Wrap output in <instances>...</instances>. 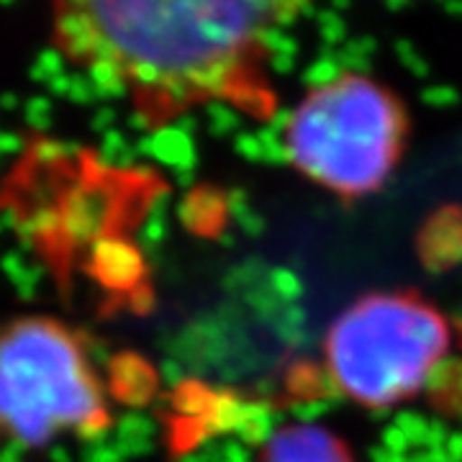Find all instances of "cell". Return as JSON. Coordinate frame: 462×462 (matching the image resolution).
<instances>
[{
    "label": "cell",
    "instance_id": "1",
    "mask_svg": "<svg viewBox=\"0 0 462 462\" xmlns=\"http://www.w3.org/2000/svg\"><path fill=\"white\" fill-rule=\"evenodd\" d=\"M83 11L96 36L90 62L116 60L139 90L185 106L193 96L236 93L247 51L278 21L281 3L108 0L83 3Z\"/></svg>",
    "mask_w": 462,
    "mask_h": 462
},
{
    "label": "cell",
    "instance_id": "2",
    "mask_svg": "<svg viewBox=\"0 0 462 462\" xmlns=\"http://www.w3.org/2000/svg\"><path fill=\"white\" fill-rule=\"evenodd\" d=\"M452 346V324L427 300L370 293L349 303L324 337V367L339 393L370 411L424 393Z\"/></svg>",
    "mask_w": 462,
    "mask_h": 462
},
{
    "label": "cell",
    "instance_id": "3",
    "mask_svg": "<svg viewBox=\"0 0 462 462\" xmlns=\"http://www.w3.org/2000/svg\"><path fill=\"white\" fill-rule=\"evenodd\" d=\"M0 430L23 447L62 431L103 442L108 416L85 345L62 324L32 316L0 329Z\"/></svg>",
    "mask_w": 462,
    "mask_h": 462
},
{
    "label": "cell",
    "instance_id": "4",
    "mask_svg": "<svg viewBox=\"0 0 462 462\" xmlns=\"http://www.w3.org/2000/svg\"><path fill=\"white\" fill-rule=\"evenodd\" d=\"M406 139V111L370 78L309 93L285 134L291 165L331 193L360 199L391 178Z\"/></svg>",
    "mask_w": 462,
    "mask_h": 462
},
{
    "label": "cell",
    "instance_id": "5",
    "mask_svg": "<svg viewBox=\"0 0 462 462\" xmlns=\"http://www.w3.org/2000/svg\"><path fill=\"white\" fill-rule=\"evenodd\" d=\"M260 462H352V457L345 442L327 427L285 424L264 447Z\"/></svg>",
    "mask_w": 462,
    "mask_h": 462
},
{
    "label": "cell",
    "instance_id": "6",
    "mask_svg": "<svg viewBox=\"0 0 462 462\" xmlns=\"http://www.w3.org/2000/svg\"><path fill=\"white\" fill-rule=\"evenodd\" d=\"M116 200L108 188L103 185H80L67 196L65 206L60 208L65 236L72 245H93L108 234L114 218Z\"/></svg>",
    "mask_w": 462,
    "mask_h": 462
},
{
    "label": "cell",
    "instance_id": "7",
    "mask_svg": "<svg viewBox=\"0 0 462 462\" xmlns=\"http://www.w3.org/2000/svg\"><path fill=\"white\" fill-rule=\"evenodd\" d=\"M90 270L98 278L100 285L111 291H139L147 263L142 249L124 236L106 234L103 239L90 245Z\"/></svg>",
    "mask_w": 462,
    "mask_h": 462
},
{
    "label": "cell",
    "instance_id": "8",
    "mask_svg": "<svg viewBox=\"0 0 462 462\" xmlns=\"http://www.w3.org/2000/svg\"><path fill=\"white\" fill-rule=\"evenodd\" d=\"M419 254L430 273H445L462 264V211L439 208L419 234Z\"/></svg>",
    "mask_w": 462,
    "mask_h": 462
},
{
    "label": "cell",
    "instance_id": "9",
    "mask_svg": "<svg viewBox=\"0 0 462 462\" xmlns=\"http://www.w3.org/2000/svg\"><path fill=\"white\" fill-rule=\"evenodd\" d=\"M136 152L152 160L154 165L172 170L175 175L196 172L199 167V149L193 134L182 132L175 124H162L144 134L136 142Z\"/></svg>",
    "mask_w": 462,
    "mask_h": 462
},
{
    "label": "cell",
    "instance_id": "10",
    "mask_svg": "<svg viewBox=\"0 0 462 462\" xmlns=\"http://www.w3.org/2000/svg\"><path fill=\"white\" fill-rule=\"evenodd\" d=\"M111 383H114L116 398L139 409V406H147L149 401L157 396L160 375L142 357L118 355L111 363Z\"/></svg>",
    "mask_w": 462,
    "mask_h": 462
},
{
    "label": "cell",
    "instance_id": "11",
    "mask_svg": "<svg viewBox=\"0 0 462 462\" xmlns=\"http://www.w3.org/2000/svg\"><path fill=\"white\" fill-rule=\"evenodd\" d=\"M178 218L188 231L196 234H221L226 214V193H218L214 188L199 185L196 190L185 193V199L178 203Z\"/></svg>",
    "mask_w": 462,
    "mask_h": 462
},
{
    "label": "cell",
    "instance_id": "12",
    "mask_svg": "<svg viewBox=\"0 0 462 462\" xmlns=\"http://www.w3.org/2000/svg\"><path fill=\"white\" fill-rule=\"evenodd\" d=\"M249 411V401L242 398L234 391H226V388H214V398H211V406L203 416V421L199 424V439L200 437H236L245 421H247Z\"/></svg>",
    "mask_w": 462,
    "mask_h": 462
},
{
    "label": "cell",
    "instance_id": "13",
    "mask_svg": "<svg viewBox=\"0 0 462 462\" xmlns=\"http://www.w3.org/2000/svg\"><path fill=\"white\" fill-rule=\"evenodd\" d=\"M116 449L124 455V460L129 457H144L154 449V437H157V421L154 416L144 411H126L118 416L114 424Z\"/></svg>",
    "mask_w": 462,
    "mask_h": 462
},
{
    "label": "cell",
    "instance_id": "14",
    "mask_svg": "<svg viewBox=\"0 0 462 462\" xmlns=\"http://www.w3.org/2000/svg\"><path fill=\"white\" fill-rule=\"evenodd\" d=\"M282 421H285V411L275 409V403L270 398L249 401L247 421H245V427H242V431L234 439H239L249 449H257V447L264 449V447L270 445V439L285 427Z\"/></svg>",
    "mask_w": 462,
    "mask_h": 462
},
{
    "label": "cell",
    "instance_id": "15",
    "mask_svg": "<svg viewBox=\"0 0 462 462\" xmlns=\"http://www.w3.org/2000/svg\"><path fill=\"white\" fill-rule=\"evenodd\" d=\"M424 393L434 398L439 406L462 416V357L449 352L445 360L434 365Z\"/></svg>",
    "mask_w": 462,
    "mask_h": 462
},
{
    "label": "cell",
    "instance_id": "16",
    "mask_svg": "<svg viewBox=\"0 0 462 462\" xmlns=\"http://www.w3.org/2000/svg\"><path fill=\"white\" fill-rule=\"evenodd\" d=\"M288 391L296 398H331V401H345L339 393V388L334 385V380L327 373V367H319L311 363H298L288 370Z\"/></svg>",
    "mask_w": 462,
    "mask_h": 462
},
{
    "label": "cell",
    "instance_id": "17",
    "mask_svg": "<svg viewBox=\"0 0 462 462\" xmlns=\"http://www.w3.org/2000/svg\"><path fill=\"white\" fill-rule=\"evenodd\" d=\"M172 206V199L167 190H154V196L149 199L147 216L139 226V242L136 247L144 252H154V249L162 247L167 236V211Z\"/></svg>",
    "mask_w": 462,
    "mask_h": 462
},
{
    "label": "cell",
    "instance_id": "18",
    "mask_svg": "<svg viewBox=\"0 0 462 462\" xmlns=\"http://www.w3.org/2000/svg\"><path fill=\"white\" fill-rule=\"evenodd\" d=\"M85 75H88V80L96 88L98 100L124 98L129 85H132L129 78H126V69L118 65L116 60H108V57L90 62V65L85 67Z\"/></svg>",
    "mask_w": 462,
    "mask_h": 462
},
{
    "label": "cell",
    "instance_id": "19",
    "mask_svg": "<svg viewBox=\"0 0 462 462\" xmlns=\"http://www.w3.org/2000/svg\"><path fill=\"white\" fill-rule=\"evenodd\" d=\"M211 398H214V388L185 380L178 391H172V411L185 421H190L193 427H199L211 406Z\"/></svg>",
    "mask_w": 462,
    "mask_h": 462
},
{
    "label": "cell",
    "instance_id": "20",
    "mask_svg": "<svg viewBox=\"0 0 462 462\" xmlns=\"http://www.w3.org/2000/svg\"><path fill=\"white\" fill-rule=\"evenodd\" d=\"M275 337L281 339L282 345L291 349H303L311 342V331H309V314L300 303L293 306H282L281 314L275 316V321L270 324Z\"/></svg>",
    "mask_w": 462,
    "mask_h": 462
},
{
    "label": "cell",
    "instance_id": "21",
    "mask_svg": "<svg viewBox=\"0 0 462 462\" xmlns=\"http://www.w3.org/2000/svg\"><path fill=\"white\" fill-rule=\"evenodd\" d=\"M346 72L342 62H339V54L337 51L324 50L316 57L311 65L303 69V85L309 88V93H319V90H327L334 88L339 80H345Z\"/></svg>",
    "mask_w": 462,
    "mask_h": 462
},
{
    "label": "cell",
    "instance_id": "22",
    "mask_svg": "<svg viewBox=\"0 0 462 462\" xmlns=\"http://www.w3.org/2000/svg\"><path fill=\"white\" fill-rule=\"evenodd\" d=\"M378 51V39L375 36H352L339 54V62L345 67L346 75H357V78H370L373 69V57Z\"/></svg>",
    "mask_w": 462,
    "mask_h": 462
},
{
    "label": "cell",
    "instance_id": "23",
    "mask_svg": "<svg viewBox=\"0 0 462 462\" xmlns=\"http://www.w3.org/2000/svg\"><path fill=\"white\" fill-rule=\"evenodd\" d=\"M136 157H139V152H136V147L129 144V139L124 134L116 132V129L103 134V142H100L98 149L100 165L111 167V170H132L134 172Z\"/></svg>",
    "mask_w": 462,
    "mask_h": 462
},
{
    "label": "cell",
    "instance_id": "24",
    "mask_svg": "<svg viewBox=\"0 0 462 462\" xmlns=\"http://www.w3.org/2000/svg\"><path fill=\"white\" fill-rule=\"evenodd\" d=\"M206 121L211 136H236L242 129V111L229 98H211L206 103Z\"/></svg>",
    "mask_w": 462,
    "mask_h": 462
},
{
    "label": "cell",
    "instance_id": "25",
    "mask_svg": "<svg viewBox=\"0 0 462 462\" xmlns=\"http://www.w3.org/2000/svg\"><path fill=\"white\" fill-rule=\"evenodd\" d=\"M267 288L273 291V296L281 300L282 306H293L300 303V298L306 293L303 278L291 267H270L267 273Z\"/></svg>",
    "mask_w": 462,
    "mask_h": 462
},
{
    "label": "cell",
    "instance_id": "26",
    "mask_svg": "<svg viewBox=\"0 0 462 462\" xmlns=\"http://www.w3.org/2000/svg\"><path fill=\"white\" fill-rule=\"evenodd\" d=\"M257 47L267 57H298V51H300L296 36L275 23H267L263 32L257 33Z\"/></svg>",
    "mask_w": 462,
    "mask_h": 462
},
{
    "label": "cell",
    "instance_id": "27",
    "mask_svg": "<svg viewBox=\"0 0 462 462\" xmlns=\"http://www.w3.org/2000/svg\"><path fill=\"white\" fill-rule=\"evenodd\" d=\"M316 29L324 42V47L329 51H339L349 42V32H346V21L334 8H321L316 16Z\"/></svg>",
    "mask_w": 462,
    "mask_h": 462
},
{
    "label": "cell",
    "instance_id": "28",
    "mask_svg": "<svg viewBox=\"0 0 462 462\" xmlns=\"http://www.w3.org/2000/svg\"><path fill=\"white\" fill-rule=\"evenodd\" d=\"M339 401H331V398H296L285 413L293 419V424H303V427H314L319 424L327 413L337 406Z\"/></svg>",
    "mask_w": 462,
    "mask_h": 462
},
{
    "label": "cell",
    "instance_id": "29",
    "mask_svg": "<svg viewBox=\"0 0 462 462\" xmlns=\"http://www.w3.org/2000/svg\"><path fill=\"white\" fill-rule=\"evenodd\" d=\"M393 424L406 434V439H409V445H411L413 452L424 449V445H427V431H430V419H427V416L403 409V411H396Z\"/></svg>",
    "mask_w": 462,
    "mask_h": 462
},
{
    "label": "cell",
    "instance_id": "30",
    "mask_svg": "<svg viewBox=\"0 0 462 462\" xmlns=\"http://www.w3.org/2000/svg\"><path fill=\"white\" fill-rule=\"evenodd\" d=\"M257 139H260V147H263L264 165H291V154H288V144H285V136H282V134L273 132V129L264 124L263 129H257Z\"/></svg>",
    "mask_w": 462,
    "mask_h": 462
},
{
    "label": "cell",
    "instance_id": "31",
    "mask_svg": "<svg viewBox=\"0 0 462 462\" xmlns=\"http://www.w3.org/2000/svg\"><path fill=\"white\" fill-rule=\"evenodd\" d=\"M65 54L60 50H44L39 51V57H36V62L32 67V80L36 83H44L50 85L54 78H60V75H65Z\"/></svg>",
    "mask_w": 462,
    "mask_h": 462
},
{
    "label": "cell",
    "instance_id": "32",
    "mask_svg": "<svg viewBox=\"0 0 462 462\" xmlns=\"http://www.w3.org/2000/svg\"><path fill=\"white\" fill-rule=\"evenodd\" d=\"M393 51H396L401 67L406 72H411L413 78H430V62H427V57L421 51L416 50L411 39H396Z\"/></svg>",
    "mask_w": 462,
    "mask_h": 462
},
{
    "label": "cell",
    "instance_id": "33",
    "mask_svg": "<svg viewBox=\"0 0 462 462\" xmlns=\"http://www.w3.org/2000/svg\"><path fill=\"white\" fill-rule=\"evenodd\" d=\"M460 90L449 83H434L421 88V103L430 106L434 111H447V108H455L460 106Z\"/></svg>",
    "mask_w": 462,
    "mask_h": 462
},
{
    "label": "cell",
    "instance_id": "34",
    "mask_svg": "<svg viewBox=\"0 0 462 462\" xmlns=\"http://www.w3.org/2000/svg\"><path fill=\"white\" fill-rule=\"evenodd\" d=\"M234 152L249 162V165H257L263 162V147H260V139L257 132H239L234 136Z\"/></svg>",
    "mask_w": 462,
    "mask_h": 462
},
{
    "label": "cell",
    "instance_id": "35",
    "mask_svg": "<svg viewBox=\"0 0 462 462\" xmlns=\"http://www.w3.org/2000/svg\"><path fill=\"white\" fill-rule=\"evenodd\" d=\"M380 447L388 449V452H393V455H403V457H409L413 452L411 445H409V439H406V434L398 430L393 421L385 424L383 431H380Z\"/></svg>",
    "mask_w": 462,
    "mask_h": 462
},
{
    "label": "cell",
    "instance_id": "36",
    "mask_svg": "<svg viewBox=\"0 0 462 462\" xmlns=\"http://www.w3.org/2000/svg\"><path fill=\"white\" fill-rule=\"evenodd\" d=\"M254 208H252V199H249V193L245 188H231L229 193H226V214H229L231 221H242V218H247Z\"/></svg>",
    "mask_w": 462,
    "mask_h": 462
},
{
    "label": "cell",
    "instance_id": "37",
    "mask_svg": "<svg viewBox=\"0 0 462 462\" xmlns=\"http://www.w3.org/2000/svg\"><path fill=\"white\" fill-rule=\"evenodd\" d=\"M26 121L33 129H47L51 121V100L50 98H32L26 103Z\"/></svg>",
    "mask_w": 462,
    "mask_h": 462
},
{
    "label": "cell",
    "instance_id": "38",
    "mask_svg": "<svg viewBox=\"0 0 462 462\" xmlns=\"http://www.w3.org/2000/svg\"><path fill=\"white\" fill-rule=\"evenodd\" d=\"M157 375H160V383H165L170 391H178L182 383H185V367H182V363H178V360L167 357V360L160 363Z\"/></svg>",
    "mask_w": 462,
    "mask_h": 462
},
{
    "label": "cell",
    "instance_id": "39",
    "mask_svg": "<svg viewBox=\"0 0 462 462\" xmlns=\"http://www.w3.org/2000/svg\"><path fill=\"white\" fill-rule=\"evenodd\" d=\"M0 267H3V273H5V275L14 281V285H16V282L29 273L32 264L26 263V257H23L21 252H5L3 260H0Z\"/></svg>",
    "mask_w": 462,
    "mask_h": 462
},
{
    "label": "cell",
    "instance_id": "40",
    "mask_svg": "<svg viewBox=\"0 0 462 462\" xmlns=\"http://www.w3.org/2000/svg\"><path fill=\"white\" fill-rule=\"evenodd\" d=\"M67 98H72L75 103H80V106H88V103H93V100H98L96 96V88L93 83L88 80V75H72V88H69V96Z\"/></svg>",
    "mask_w": 462,
    "mask_h": 462
},
{
    "label": "cell",
    "instance_id": "41",
    "mask_svg": "<svg viewBox=\"0 0 462 462\" xmlns=\"http://www.w3.org/2000/svg\"><path fill=\"white\" fill-rule=\"evenodd\" d=\"M85 462H126V460H124V455L116 449V445H108V442L103 439V442H93V445L88 447V452H85Z\"/></svg>",
    "mask_w": 462,
    "mask_h": 462
},
{
    "label": "cell",
    "instance_id": "42",
    "mask_svg": "<svg viewBox=\"0 0 462 462\" xmlns=\"http://www.w3.org/2000/svg\"><path fill=\"white\" fill-rule=\"evenodd\" d=\"M449 434H452V430L447 427L445 419H439V416L430 419V431H427V445H424V449H445Z\"/></svg>",
    "mask_w": 462,
    "mask_h": 462
},
{
    "label": "cell",
    "instance_id": "43",
    "mask_svg": "<svg viewBox=\"0 0 462 462\" xmlns=\"http://www.w3.org/2000/svg\"><path fill=\"white\" fill-rule=\"evenodd\" d=\"M291 121H293V108H275V111H270V116H267V126L273 132L282 134V136L291 129Z\"/></svg>",
    "mask_w": 462,
    "mask_h": 462
},
{
    "label": "cell",
    "instance_id": "44",
    "mask_svg": "<svg viewBox=\"0 0 462 462\" xmlns=\"http://www.w3.org/2000/svg\"><path fill=\"white\" fill-rule=\"evenodd\" d=\"M239 229H242V234H247V236H263L264 229H267V221H264L263 214H257V211H252V214L247 216V218H242L239 224H236Z\"/></svg>",
    "mask_w": 462,
    "mask_h": 462
},
{
    "label": "cell",
    "instance_id": "45",
    "mask_svg": "<svg viewBox=\"0 0 462 462\" xmlns=\"http://www.w3.org/2000/svg\"><path fill=\"white\" fill-rule=\"evenodd\" d=\"M114 121H116V111L111 108V106H100L98 108V114L93 116V129L100 134H108V132H114Z\"/></svg>",
    "mask_w": 462,
    "mask_h": 462
},
{
    "label": "cell",
    "instance_id": "46",
    "mask_svg": "<svg viewBox=\"0 0 462 462\" xmlns=\"http://www.w3.org/2000/svg\"><path fill=\"white\" fill-rule=\"evenodd\" d=\"M298 65V57H267V67L275 75H291Z\"/></svg>",
    "mask_w": 462,
    "mask_h": 462
},
{
    "label": "cell",
    "instance_id": "47",
    "mask_svg": "<svg viewBox=\"0 0 462 462\" xmlns=\"http://www.w3.org/2000/svg\"><path fill=\"white\" fill-rule=\"evenodd\" d=\"M23 149V139L18 134L0 132V154H16Z\"/></svg>",
    "mask_w": 462,
    "mask_h": 462
},
{
    "label": "cell",
    "instance_id": "48",
    "mask_svg": "<svg viewBox=\"0 0 462 462\" xmlns=\"http://www.w3.org/2000/svg\"><path fill=\"white\" fill-rule=\"evenodd\" d=\"M445 455L449 462H462V430L452 431L445 445Z\"/></svg>",
    "mask_w": 462,
    "mask_h": 462
},
{
    "label": "cell",
    "instance_id": "49",
    "mask_svg": "<svg viewBox=\"0 0 462 462\" xmlns=\"http://www.w3.org/2000/svg\"><path fill=\"white\" fill-rule=\"evenodd\" d=\"M132 303L136 311H142V314H144V311H149V309H154V296H152L147 288L142 285L139 291H134L132 293Z\"/></svg>",
    "mask_w": 462,
    "mask_h": 462
},
{
    "label": "cell",
    "instance_id": "50",
    "mask_svg": "<svg viewBox=\"0 0 462 462\" xmlns=\"http://www.w3.org/2000/svg\"><path fill=\"white\" fill-rule=\"evenodd\" d=\"M23 449L26 447L16 442V439H11L8 445L0 449V462H23Z\"/></svg>",
    "mask_w": 462,
    "mask_h": 462
},
{
    "label": "cell",
    "instance_id": "51",
    "mask_svg": "<svg viewBox=\"0 0 462 462\" xmlns=\"http://www.w3.org/2000/svg\"><path fill=\"white\" fill-rule=\"evenodd\" d=\"M367 460L370 462H409V457H403V455H393V452H388V449H383V447H370V452H367Z\"/></svg>",
    "mask_w": 462,
    "mask_h": 462
},
{
    "label": "cell",
    "instance_id": "52",
    "mask_svg": "<svg viewBox=\"0 0 462 462\" xmlns=\"http://www.w3.org/2000/svg\"><path fill=\"white\" fill-rule=\"evenodd\" d=\"M409 462H447L445 449H419L409 455Z\"/></svg>",
    "mask_w": 462,
    "mask_h": 462
},
{
    "label": "cell",
    "instance_id": "53",
    "mask_svg": "<svg viewBox=\"0 0 462 462\" xmlns=\"http://www.w3.org/2000/svg\"><path fill=\"white\" fill-rule=\"evenodd\" d=\"M178 129H182V132H188V134H196V129H199V121L193 118L190 114H180V116H175V121H172Z\"/></svg>",
    "mask_w": 462,
    "mask_h": 462
},
{
    "label": "cell",
    "instance_id": "54",
    "mask_svg": "<svg viewBox=\"0 0 462 462\" xmlns=\"http://www.w3.org/2000/svg\"><path fill=\"white\" fill-rule=\"evenodd\" d=\"M149 124H152V118H149L147 114H144V111H139V114H134L132 118H129V126H132V129H136V132H152V129H149Z\"/></svg>",
    "mask_w": 462,
    "mask_h": 462
},
{
    "label": "cell",
    "instance_id": "55",
    "mask_svg": "<svg viewBox=\"0 0 462 462\" xmlns=\"http://www.w3.org/2000/svg\"><path fill=\"white\" fill-rule=\"evenodd\" d=\"M442 11H445L447 16L462 18V0H447L445 5H442Z\"/></svg>",
    "mask_w": 462,
    "mask_h": 462
},
{
    "label": "cell",
    "instance_id": "56",
    "mask_svg": "<svg viewBox=\"0 0 462 462\" xmlns=\"http://www.w3.org/2000/svg\"><path fill=\"white\" fill-rule=\"evenodd\" d=\"M411 3L409 0H388L385 3V11H391V14H398V11H406Z\"/></svg>",
    "mask_w": 462,
    "mask_h": 462
},
{
    "label": "cell",
    "instance_id": "57",
    "mask_svg": "<svg viewBox=\"0 0 462 462\" xmlns=\"http://www.w3.org/2000/svg\"><path fill=\"white\" fill-rule=\"evenodd\" d=\"M50 457H51V460H54V462H72V460H69V455H67L65 447H60V445L51 447Z\"/></svg>",
    "mask_w": 462,
    "mask_h": 462
},
{
    "label": "cell",
    "instance_id": "58",
    "mask_svg": "<svg viewBox=\"0 0 462 462\" xmlns=\"http://www.w3.org/2000/svg\"><path fill=\"white\" fill-rule=\"evenodd\" d=\"M178 462H203V457H200L196 449H190V452L180 455V457H178Z\"/></svg>",
    "mask_w": 462,
    "mask_h": 462
},
{
    "label": "cell",
    "instance_id": "59",
    "mask_svg": "<svg viewBox=\"0 0 462 462\" xmlns=\"http://www.w3.org/2000/svg\"><path fill=\"white\" fill-rule=\"evenodd\" d=\"M0 106H3V108H16V96H3V98H0Z\"/></svg>",
    "mask_w": 462,
    "mask_h": 462
},
{
    "label": "cell",
    "instance_id": "60",
    "mask_svg": "<svg viewBox=\"0 0 462 462\" xmlns=\"http://www.w3.org/2000/svg\"><path fill=\"white\" fill-rule=\"evenodd\" d=\"M0 157H3V154H0Z\"/></svg>",
    "mask_w": 462,
    "mask_h": 462
}]
</instances>
